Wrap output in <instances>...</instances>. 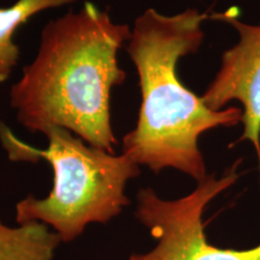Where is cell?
<instances>
[{
    "mask_svg": "<svg viewBox=\"0 0 260 260\" xmlns=\"http://www.w3.org/2000/svg\"><path fill=\"white\" fill-rule=\"evenodd\" d=\"M132 29L112 22L87 2L42 29L35 59L10 90L17 121L30 133L59 126L94 147L113 153L118 144L111 125L113 87L124 82L117 53Z\"/></svg>",
    "mask_w": 260,
    "mask_h": 260,
    "instance_id": "cell-1",
    "label": "cell"
},
{
    "mask_svg": "<svg viewBox=\"0 0 260 260\" xmlns=\"http://www.w3.org/2000/svg\"><path fill=\"white\" fill-rule=\"evenodd\" d=\"M240 164L239 159L220 177L207 175L191 193L180 199L164 200L152 188L140 190L135 217L157 245L147 253L133 254L129 260H260V245L245 251L218 248L205 235V210L239 180Z\"/></svg>",
    "mask_w": 260,
    "mask_h": 260,
    "instance_id": "cell-4",
    "label": "cell"
},
{
    "mask_svg": "<svg viewBox=\"0 0 260 260\" xmlns=\"http://www.w3.org/2000/svg\"><path fill=\"white\" fill-rule=\"evenodd\" d=\"M77 0H17L9 8H0V83L11 76L19 60L16 32L32 16L48 9L60 8Z\"/></svg>",
    "mask_w": 260,
    "mask_h": 260,
    "instance_id": "cell-7",
    "label": "cell"
},
{
    "mask_svg": "<svg viewBox=\"0 0 260 260\" xmlns=\"http://www.w3.org/2000/svg\"><path fill=\"white\" fill-rule=\"evenodd\" d=\"M44 134L48 147L35 149L15 138L0 122V140L12 161L45 159L53 170V188L45 199L29 195L16 205V222L44 223L61 241L70 242L90 223H107L129 205L125 186L140 175V165L125 154L115 155L87 145L69 130L51 126Z\"/></svg>",
    "mask_w": 260,
    "mask_h": 260,
    "instance_id": "cell-3",
    "label": "cell"
},
{
    "mask_svg": "<svg viewBox=\"0 0 260 260\" xmlns=\"http://www.w3.org/2000/svg\"><path fill=\"white\" fill-rule=\"evenodd\" d=\"M197 9L167 16L147 9L135 19L126 42L141 90L135 128L123 139V154L154 174L176 169L200 182L207 176L199 138L218 126H234L242 110L213 111L177 76V63L203 44V22Z\"/></svg>",
    "mask_w": 260,
    "mask_h": 260,
    "instance_id": "cell-2",
    "label": "cell"
},
{
    "mask_svg": "<svg viewBox=\"0 0 260 260\" xmlns=\"http://www.w3.org/2000/svg\"><path fill=\"white\" fill-rule=\"evenodd\" d=\"M239 32L240 40L225 51L220 68L203 100L213 111H220L233 100L243 105V133L236 144L248 140L256 152L260 180V25L246 24L232 14H217Z\"/></svg>",
    "mask_w": 260,
    "mask_h": 260,
    "instance_id": "cell-5",
    "label": "cell"
},
{
    "mask_svg": "<svg viewBox=\"0 0 260 260\" xmlns=\"http://www.w3.org/2000/svg\"><path fill=\"white\" fill-rule=\"evenodd\" d=\"M60 241L44 223L12 228L0 222V260H52Z\"/></svg>",
    "mask_w": 260,
    "mask_h": 260,
    "instance_id": "cell-6",
    "label": "cell"
}]
</instances>
